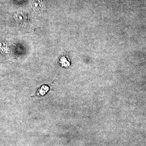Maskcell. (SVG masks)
Listing matches in <instances>:
<instances>
[{
	"label": "cell",
	"mask_w": 146,
	"mask_h": 146,
	"mask_svg": "<svg viewBox=\"0 0 146 146\" xmlns=\"http://www.w3.org/2000/svg\"><path fill=\"white\" fill-rule=\"evenodd\" d=\"M33 8L35 11H40L42 10L43 9V6L42 3L38 2L35 3L33 5Z\"/></svg>",
	"instance_id": "cell-1"
}]
</instances>
